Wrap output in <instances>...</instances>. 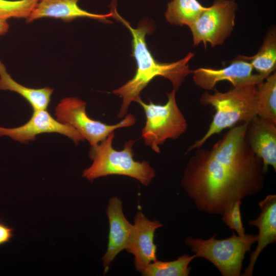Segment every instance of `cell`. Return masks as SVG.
<instances>
[{
    "instance_id": "obj_13",
    "label": "cell",
    "mask_w": 276,
    "mask_h": 276,
    "mask_svg": "<svg viewBox=\"0 0 276 276\" xmlns=\"http://www.w3.org/2000/svg\"><path fill=\"white\" fill-rule=\"evenodd\" d=\"M259 205L261 210L259 217L248 223L258 228V244L255 250L250 253L249 262L241 274L243 276L252 275L255 265L261 252L268 245L276 241V195H267Z\"/></svg>"
},
{
    "instance_id": "obj_17",
    "label": "cell",
    "mask_w": 276,
    "mask_h": 276,
    "mask_svg": "<svg viewBox=\"0 0 276 276\" xmlns=\"http://www.w3.org/2000/svg\"><path fill=\"white\" fill-rule=\"evenodd\" d=\"M251 64L254 70L265 79L272 74L276 67V33L272 28L269 30L257 53L248 57L242 56Z\"/></svg>"
},
{
    "instance_id": "obj_21",
    "label": "cell",
    "mask_w": 276,
    "mask_h": 276,
    "mask_svg": "<svg viewBox=\"0 0 276 276\" xmlns=\"http://www.w3.org/2000/svg\"><path fill=\"white\" fill-rule=\"evenodd\" d=\"M40 0H0V18H27Z\"/></svg>"
},
{
    "instance_id": "obj_8",
    "label": "cell",
    "mask_w": 276,
    "mask_h": 276,
    "mask_svg": "<svg viewBox=\"0 0 276 276\" xmlns=\"http://www.w3.org/2000/svg\"><path fill=\"white\" fill-rule=\"evenodd\" d=\"M238 6L234 0H215L190 27L193 44L214 47L223 44L233 31Z\"/></svg>"
},
{
    "instance_id": "obj_20",
    "label": "cell",
    "mask_w": 276,
    "mask_h": 276,
    "mask_svg": "<svg viewBox=\"0 0 276 276\" xmlns=\"http://www.w3.org/2000/svg\"><path fill=\"white\" fill-rule=\"evenodd\" d=\"M195 258V255L185 254L171 261L157 260L151 263L142 274L145 276H188L191 269L189 264Z\"/></svg>"
},
{
    "instance_id": "obj_12",
    "label": "cell",
    "mask_w": 276,
    "mask_h": 276,
    "mask_svg": "<svg viewBox=\"0 0 276 276\" xmlns=\"http://www.w3.org/2000/svg\"><path fill=\"white\" fill-rule=\"evenodd\" d=\"M106 213L109 230L107 249L102 259L105 272L116 256L126 249L133 227L125 217L122 201L118 197L110 199Z\"/></svg>"
},
{
    "instance_id": "obj_7",
    "label": "cell",
    "mask_w": 276,
    "mask_h": 276,
    "mask_svg": "<svg viewBox=\"0 0 276 276\" xmlns=\"http://www.w3.org/2000/svg\"><path fill=\"white\" fill-rule=\"evenodd\" d=\"M86 105L77 97L63 98L56 106L55 116L59 122L77 130L91 147L103 141L116 129L131 126L136 121L135 117L129 113L119 123L108 125L88 116Z\"/></svg>"
},
{
    "instance_id": "obj_19",
    "label": "cell",
    "mask_w": 276,
    "mask_h": 276,
    "mask_svg": "<svg viewBox=\"0 0 276 276\" xmlns=\"http://www.w3.org/2000/svg\"><path fill=\"white\" fill-rule=\"evenodd\" d=\"M257 116L276 125V74L257 85Z\"/></svg>"
},
{
    "instance_id": "obj_23",
    "label": "cell",
    "mask_w": 276,
    "mask_h": 276,
    "mask_svg": "<svg viewBox=\"0 0 276 276\" xmlns=\"http://www.w3.org/2000/svg\"><path fill=\"white\" fill-rule=\"evenodd\" d=\"M15 229L3 222L0 219V246L5 245L11 241L14 237Z\"/></svg>"
},
{
    "instance_id": "obj_6",
    "label": "cell",
    "mask_w": 276,
    "mask_h": 276,
    "mask_svg": "<svg viewBox=\"0 0 276 276\" xmlns=\"http://www.w3.org/2000/svg\"><path fill=\"white\" fill-rule=\"evenodd\" d=\"M176 90L168 93L166 104H156L150 101L145 103L139 98L135 102L143 108L146 122L142 130V136L146 145L156 153H160L159 145L167 140H176L187 130V121L177 104Z\"/></svg>"
},
{
    "instance_id": "obj_22",
    "label": "cell",
    "mask_w": 276,
    "mask_h": 276,
    "mask_svg": "<svg viewBox=\"0 0 276 276\" xmlns=\"http://www.w3.org/2000/svg\"><path fill=\"white\" fill-rule=\"evenodd\" d=\"M241 200L235 202L222 215V220L228 227L233 231H235L238 235L243 236L245 235V233L241 218Z\"/></svg>"
},
{
    "instance_id": "obj_16",
    "label": "cell",
    "mask_w": 276,
    "mask_h": 276,
    "mask_svg": "<svg viewBox=\"0 0 276 276\" xmlns=\"http://www.w3.org/2000/svg\"><path fill=\"white\" fill-rule=\"evenodd\" d=\"M0 90H10L18 94L29 102L33 110L47 109L54 90L48 87L36 89L18 83L8 73L1 60Z\"/></svg>"
},
{
    "instance_id": "obj_18",
    "label": "cell",
    "mask_w": 276,
    "mask_h": 276,
    "mask_svg": "<svg viewBox=\"0 0 276 276\" xmlns=\"http://www.w3.org/2000/svg\"><path fill=\"white\" fill-rule=\"evenodd\" d=\"M206 8L197 0H172L168 3L165 16L171 24L190 27Z\"/></svg>"
},
{
    "instance_id": "obj_11",
    "label": "cell",
    "mask_w": 276,
    "mask_h": 276,
    "mask_svg": "<svg viewBox=\"0 0 276 276\" xmlns=\"http://www.w3.org/2000/svg\"><path fill=\"white\" fill-rule=\"evenodd\" d=\"M134 220L125 250L134 256L135 269L142 273L151 263L157 260L154 234L163 224L158 220H149L141 211L136 213Z\"/></svg>"
},
{
    "instance_id": "obj_2",
    "label": "cell",
    "mask_w": 276,
    "mask_h": 276,
    "mask_svg": "<svg viewBox=\"0 0 276 276\" xmlns=\"http://www.w3.org/2000/svg\"><path fill=\"white\" fill-rule=\"evenodd\" d=\"M111 17L122 23L130 31L132 36V56L136 62V70L132 79L112 93L121 96L123 102L118 117L123 118L132 101L140 97L142 90L155 77L161 76L169 80L173 89L179 88L186 77L192 73L189 68V62L194 57L192 53L175 62L162 63L157 61L149 50L146 41V36L153 31V26L146 20H142L136 28L123 18L117 12L116 1L110 4Z\"/></svg>"
},
{
    "instance_id": "obj_3",
    "label": "cell",
    "mask_w": 276,
    "mask_h": 276,
    "mask_svg": "<svg viewBox=\"0 0 276 276\" xmlns=\"http://www.w3.org/2000/svg\"><path fill=\"white\" fill-rule=\"evenodd\" d=\"M200 103L211 105L215 113L206 133L189 147L187 153L201 148L212 136L223 130L238 123L249 122L257 116V85H239L224 93L215 89L213 94L205 91L200 98Z\"/></svg>"
},
{
    "instance_id": "obj_4",
    "label": "cell",
    "mask_w": 276,
    "mask_h": 276,
    "mask_svg": "<svg viewBox=\"0 0 276 276\" xmlns=\"http://www.w3.org/2000/svg\"><path fill=\"white\" fill-rule=\"evenodd\" d=\"M114 137L112 132L103 141L91 147L89 156L93 163L83 171L82 176L92 181L108 175H124L133 178L145 186L150 185L155 175V170L146 160L134 159L132 146L135 141L126 142L123 149L118 151L112 147Z\"/></svg>"
},
{
    "instance_id": "obj_9",
    "label": "cell",
    "mask_w": 276,
    "mask_h": 276,
    "mask_svg": "<svg viewBox=\"0 0 276 276\" xmlns=\"http://www.w3.org/2000/svg\"><path fill=\"white\" fill-rule=\"evenodd\" d=\"M45 133H57L65 135L76 144L84 140L74 127L59 122L47 109L33 110L30 120L21 126L14 128L0 126V136H7L22 143L34 141L37 135Z\"/></svg>"
},
{
    "instance_id": "obj_24",
    "label": "cell",
    "mask_w": 276,
    "mask_h": 276,
    "mask_svg": "<svg viewBox=\"0 0 276 276\" xmlns=\"http://www.w3.org/2000/svg\"><path fill=\"white\" fill-rule=\"evenodd\" d=\"M9 28V25L7 20L0 18V37L7 33Z\"/></svg>"
},
{
    "instance_id": "obj_15",
    "label": "cell",
    "mask_w": 276,
    "mask_h": 276,
    "mask_svg": "<svg viewBox=\"0 0 276 276\" xmlns=\"http://www.w3.org/2000/svg\"><path fill=\"white\" fill-rule=\"evenodd\" d=\"M79 0H40L26 18L27 22L42 17H52L70 22L80 17H87L106 23L111 22L108 19L111 17L110 11L106 14H98L87 12L79 7Z\"/></svg>"
},
{
    "instance_id": "obj_1",
    "label": "cell",
    "mask_w": 276,
    "mask_h": 276,
    "mask_svg": "<svg viewBox=\"0 0 276 276\" xmlns=\"http://www.w3.org/2000/svg\"><path fill=\"white\" fill-rule=\"evenodd\" d=\"M248 122L230 128L211 149H197L190 158L181 184L199 210L222 215L263 189L265 172L248 144Z\"/></svg>"
},
{
    "instance_id": "obj_14",
    "label": "cell",
    "mask_w": 276,
    "mask_h": 276,
    "mask_svg": "<svg viewBox=\"0 0 276 276\" xmlns=\"http://www.w3.org/2000/svg\"><path fill=\"white\" fill-rule=\"evenodd\" d=\"M248 144L263 162L266 173L269 166L276 170V125L258 116L249 122L246 130Z\"/></svg>"
},
{
    "instance_id": "obj_5",
    "label": "cell",
    "mask_w": 276,
    "mask_h": 276,
    "mask_svg": "<svg viewBox=\"0 0 276 276\" xmlns=\"http://www.w3.org/2000/svg\"><path fill=\"white\" fill-rule=\"evenodd\" d=\"M217 234L203 240L188 237L185 243L191 247L196 258H202L212 263L223 276H240L245 254L257 242V236L237 235L233 231L226 239H216Z\"/></svg>"
},
{
    "instance_id": "obj_10",
    "label": "cell",
    "mask_w": 276,
    "mask_h": 276,
    "mask_svg": "<svg viewBox=\"0 0 276 276\" xmlns=\"http://www.w3.org/2000/svg\"><path fill=\"white\" fill-rule=\"evenodd\" d=\"M253 68L250 62L239 55L230 64L222 68L214 69L200 67L192 71L193 79L199 87L205 90L213 89L220 81H227L234 87L253 84L258 85L265 78L252 73Z\"/></svg>"
}]
</instances>
